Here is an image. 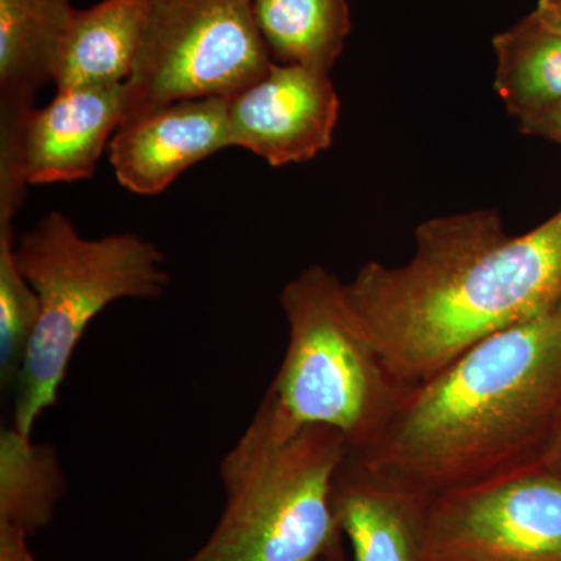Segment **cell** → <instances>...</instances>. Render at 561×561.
<instances>
[{
    "mask_svg": "<svg viewBox=\"0 0 561 561\" xmlns=\"http://www.w3.org/2000/svg\"><path fill=\"white\" fill-rule=\"evenodd\" d=\"M345 289L394 378L416 386L561 301V209L522 236L494 209L424 221L408 264L367 262Z\"/></svg>",
    "mask_w": 561,
    "mask_h": 561,
    "instance_id": "obj_1",
    "label": "cell"
},
{
    "mask_svg": "<svg viewBox=\"0 0 561 561\" xmlns=\"http://www.w3.org/2000/svg\"><path fill=\"white\" fill-rule=\"evenodd\" d=\"M561 423V301L411 387L368 451L430 496L537 463Z\"/></svg>",
    "mask_w": 561,
    "mask_h": 561,
    "instance_id": "obj_2",
    "label": "cell"
},
{
    "mask_svg": "<svg viewBox=\"0 0 561 561\" xmlns=\"http://www.w3.org/2000/svg\"><path fill=\"white\" fill-rule=\"evenodd\" d=\"M350 449L327 426H284L262 400L221 459L227 504L187 561H313L343 540L332 504L335 472Z\"/></svg>",
    "mask_w": 561,
    "mask_h": 561,
    "instance_id": "obj_3",
    "label": "cell"
},
{
    "mask_svg": "<svg viewBox=\"0 0 561 561\" xmlns=\"http://www.w3.org/2000/svg\"><path fill=\"white\" fill-rule=\"evenodd\" d=\"M18 267L38 295L39 319L18 378L11 426L32 437L58 400L73 351L92 320L119 300H151L168 289L164 254L133 232L87 239L51 210L14 245Z\"/></svg>",
    "mask_w": 561,
    "mask_h": 561,
    "instance_id": "obj_4",
    "label": "cell"
},
{
    "mask_svg": "<svg viewBox=\"0 0 561 561\" xmlns=\"http://www.w3.org/2000/svg\"><path fill=\"white\" fill-rule=\"evenodd\" d=\"M279 305L289 343L264 397L276 419L289 430L331 427L350 451H368L411 387L389 370L334 273L306 268Z\"/></svg>",
    "mask_w": 561,
    "mask_h": 561,
    "instance_id": "obj_5",
    "label": "cell"
},
{
    "mask_svg": "<svg viewBox=\"0 0 561 561\" xmlns=\"http://www.w3.org/2000/svg\"><path fill=\"white\" fill-rule=\"evenodd\" d=\"M273 62L253 0H153L122 122L186 99H232Z\"/></svg>",
    "mask_w": 561,
    "mask_h": 561,
    "instance_id": "obj_6",
    "label": "cell"
},
{
    "mask_svg": "<svg viewBox=\"0 0 561 561\" xmlns=\"http://www.w3.org/2000/svg\"><path fill=\"white\" fill-rule=\"evenodd\" d=\"M427 561H561V476L530 465L432 497Z\"/></svg>",
    "mask_w": 561,
    "mask_h": 561,
    "instance_id": "obj_7",
    "label": "cell"
},
{
    "mask_svg": "<svg viewBox=\"0 0 561 561\" xmlns=\"http://www.w3.org/2000/svg\"><path fill=\"white\" fill-rule=\"evenodd\" d=\"M339 114L341 99L330 73L273 62L230 99V146L273 168L312 161L332 146Z\"/></svg>",
    "mask_w": 561,
    "mask_h": 561,
    "instance_id": "obj_8",
    "label": "cell"
},
{
    "mask_svg": "<svg viewBox=\"0 0 561 561\" xmlns=\"http://www.w3.org/2000/svg\"><path fill=\"white\" fill-rule=\"evenodd\" d=\"M230 99H186L122 122L108 146L121 186L158 195L192 165L230 146Z\"/></svg>",
    "mask_w": 561,
    "mask_h": 561,
    "instance_id": "obj_9",
    "label": "cell"
},
{
    "mask_svg": "<svg viewBox=\"0 0 561 561\" xmlns=\"http://www.w3.org/2000/svg\"><path fill=\"white\" fill-rule=\"evenodd\" d=\"M432 496L348 451L332 504L354 561H427Z\"/></svg>",
    "mask_w": 561,
    "mask_h": 561,
    "instance_id": "obj_10",
    "label": "cell"
},
{
    "mask_svg": "<svg viewBox=\"0 0 561 561\" xmlns=\"http://www.w3.org/2000/svg\"><path fill=\"white\" fill-rule=\"evenodd\" d=\"M125 84L57 91L33 108L20 135L22 173L28 186L91 179L124 121Z\"/></svg>",
    "mask_w": 561,
    "mask_h": 561,
    "instance_id": "obj_11",
    "label": "cell"
},
{
    "mask_svg": "<svg viewBox=\"0 0 561 561\" xmlns=\"http://www.w3.org/2000/svg\"><path fill=\"white\" fill-rule=\"evenodd\" d=\"M153 0H102L77 10L54 68L57 91L122 87L130 79Z\"/></svg>",
    "mask_w": 561,
    "mask_h": 561,
    "instance_id": "obj_12",
    "label": "cell"
},
{
    "mask_svg": "<svg viewBox=\"0 0 561 561\" xmlns=\"http://www.w3.org/2000/svg\"><path fill=\"white\" fill-rule=\"evenodd\" d=\"M73 13L70 0H0V121H24L54 83Z\"/></svg>",
    "mask_w": 561,
    "mask_h": 561,
    "instance_id": "obj_13",
    "label": "cell"
},
{
    "mask_svg": "<svg viewBox=\"0 0 561 561\" xmlns=\"http://www.w3.org/2000/svg\"><path fill=\"white\" fill-rule=\"evenodd\" d=\"M494 90L522 122L561 106V33L527 14L493 38Z\"/></svg>",
    "mask_w": 561,
    "mask_h": 561,
    "instance_id": "obj_14",
    "label": "cell"
},
{
    "mask_svg": "<svg viewBox=\"0 0 561 561\" xmlns=\"http://www.w3.org/2000/svg\"><path fill=\"white\" fill-rule=\"evenodd\" d=\"M253 9L272 58L331 73L351 33L348 0H253Z\"/></svg>",
    "mask_w": 561,
    "mask_h": 561,
    "instance_id": "obj_15",
    "label": "cell"
},
{
    "mask_svg": "<svg viewBox=\"0 0 561 561\" xmlns=\"http://www.w3.org/2000/svg\"><path fill=\"white\" fill-rule=\"evenodd\" d=\"M66 476L57 449L33 442L16 427L0 432V523L32 535L50 523L65 496Z\"/></svg>",
    "mask_w": 561,
    "mask_h": 561,
    "instance_id": "obj_16",
    "label": "cell"
},
{
    "mask_svg": "<svg viewBox=\"0 0 561 561\" xmlns=\"http://www.w3.org/2000/svg\"><path fill=\"white\" fill-rule=\"evenodd\" d=\"M13 221L0 224V379L16 387L39 319V300L14 256Z\"/></svg>",
    "mask_w": 561,
    "mask_h": 561,
    "instance_id": "obj_17",
    "label": "cell"
},
{
    "mask_svg": "<svg viewBox=\"0 0 561 561\" xmlns=\"http://www.w3.org/2000/svg\"><path fill=\"white\" fill-rule=\"evenodd\" d=\"M28 537L20 527L0 523V561H35Z\"/></svg>",
    "mask_w": 561,
    "mask_h": 561,
    "instance_id": "obj_18",
    "label": "cell"
},
{
    "mask_svg": "<svg viewBox=\"0 0 561 561\" xmlns=\"http://www.w3.org/2000/svg\"><path fill=\"white\" fill-rule=\"evenodd\" d=\"M518 125L524 135L538 136L561 144V106Z\"/></svg>",
    "mask_w": 561,
    "mask_h": 561,
    "instance_id": "obj_19",
    "label": "cell"
},
{
    "mask_svg": "<svg viewBox=\"0 0 561 561\" xmlns=\"http://www.w3.org/2000/svg\"><path fill=\"white\" fill-rule=\"evenodd\" d=\"M530 16L545 27L561 33V0H538Z\"/></svg>",
    "mask_w": 561,
    "mask_h": 561,
    "instance_id": "obj_20",
    "label": "cell"
},
{
    "mask_svg": "<svg viewBox=\"0 0 561 561\" xmlns=\"http://www.w3.org/2000/svg\"><path fill=\"white\" fill-rule=\"evenodd\" d=\"M537 465H540L545 470L553 472V474L561 476V423L556 432H553L551 440L546 445L545 451L541 453Z\"/></svg>",
    "mask_w": 561,
    "mask_h": 561,
    "instance_id": "obj_21",
    "label": "cell"
},
{
    "mask_svg": "<svg viewBox=\"0 0 561 561\" xmlns=\"http://www.w3.org/2000/svg\"><path fill=\"white\" fill-rule=\"evenodd\" d=\"M313 561H348L346 560L345 548H343V540L337 542L330 551L321 553V556L317 557Z\"/></svg>",
    "mask_w": 561,
    "mask_h": 561,
    "instance_id": "obj_22",
    "label": "cell"
}]
</instances>
